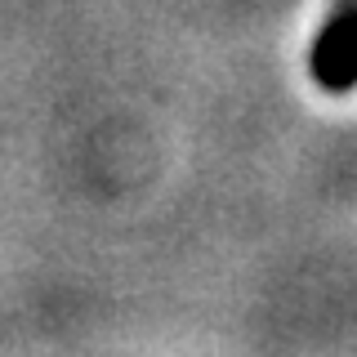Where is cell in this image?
<instances>
[{
    "label": "cell",
    "instance_id": "obj_1",
    "mask_svg": "<svg viewBox=\"0 0 357 357\" xmlns=\"http://www.w3.org/2000/svg\"><path fill=\"white\" fill-rule=\"evenodd\" d=\"M308 72L326 94H349L357 89V0H344L317 31L308 54Z\"/></svg>",
    "mask_w": 357,
    "mask_h": 357
}]
</instances>
